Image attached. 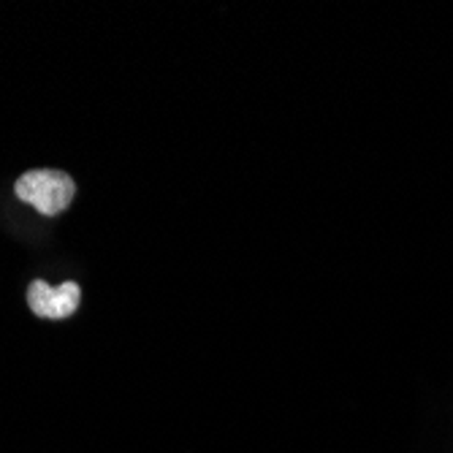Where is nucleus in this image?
Listing matches in <instances>:
<instances>
[{"label":"nucleus","mask_w":453,"mask_h":453,"mask_svg":"<svg viewBox=\"0 0 453 453\" xmlns=\"http://www.w3.org/2000/svg\"><path fill=\"white\" fill-rule=\"evenodd\" d=\"M14 193L19 201L30 203L41 215H60L71 207L76 196V185L65 172L58 169H35L17 180Z\"/></svg>","instance_id":"nucleus-1"},{"label":"nucleus","mask_w":453,"mask_h":453,"mask_svg":"<svg viewBox=\"0 0 453 453\" xmlns=\"http://www.w3.org/2000/svg\"><path fill=\"white\" fill-rule=\"evenodd\" d=\"M79 302H81V291L76 282H63L52 288L44 280H33L27 285V304L38 318H50V320L71 318Z\"/></svg>","instance_id":"nucleus-2"}]
</instances>
